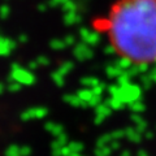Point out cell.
Instances as JSON below:
<instances>
[{
	"mask_svg": "<svg viewBox=\"0 0 156 156\" xmlns=\"http://www.w3.org/2000/svg\"><path fill=\"white\" fill-rule=\"evenodd\" d=\"M115 53L135 66L156 62V0H119L107 25Z\"/></svg>",
	"mask_w": 156,
	"mask_h": 156,
	"instance_id": "1",
	"label": "cell"
}]
</instances>
